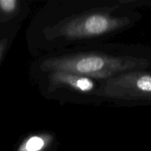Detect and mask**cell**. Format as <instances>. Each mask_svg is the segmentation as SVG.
I'll return each mask as SVG.
<instances>
[{
	"label": "cell",
	"instance_id": "cell-6",
	"mask_svg": "<svg viewBox=\"0 0 151 151\" xmlns=\"http://www.w3.org/2000/svg\"><path fill=\"white\" fill-rule=\"evenodd\" d=\"M19 1L16 0H0V9L3 12L11 13L17 10Z\"/></svg>",
	"mask_w": 151,
	"mask_h": 151
},
{
	"label": "cell",
	"instance_id": "cell-7",
	"mask_svg": "<svg viewBox=\"0 0 151 151\" xmlns=\"http://www.w3.org/2000/svg\"><path fill=\"white\" fill-rule=\"evenodd\" d=\"M6 46V41H2V42L0 43V58H1V56L2 55L3 51H4V48H5Z\"/></svg>",
	"mask_w": 151,
	"mask_h": 151
},
{
	"label": "cell",
	"instance_id": "cell-2",
	"mask_svg": "<svg viewBox=\"0 0 151 151\" xmlns=\"http://www.w3.org/2000/svg\"><path fill=\"white\" fill-rule=\"evenodd\" d=\"M129 23L127 17L111 15L107 12H88L60 22L52 29L54 35L66 39L93 38L122 29Z\"/></svg>",
	"mask_w": 151,
	"mask_h": 151
},
{
	"label": "cell",
	"instance_id": "cell-1",
	"mask_svg": "<svg viewBox=\"0 0 151 151\" xmlns=\"http://www.w3.org/2000/svg\"><path fill=\"white\" fill-rule=\"evenodd\" d=\"M139 59L131 56L114 57L102 53H81L52 57L44 60V71H67L90 78L105 81L120 74L145 66Z\"/></svg>",
	"mask_w": 151,
	"mask_h": 151
},
{
	"label": "cell",
	"instance_id": "cell-3",
	"mask_svg": "<svg viewBox=\"0 0 151 151\" xmlns=\"http://www.w3.org/2000/svg\"><path fill=\"white\" fill-rule=\"evenodd\" d=\"M96 94L120 100L151 103V73L130 71L105 81Z\"/></svg>",
	"mask_w": 151,
	"mask_h": 151
},
{
	"label": "cell",
	"instance_id": "cell-4",
	"mask_svg": "<svg viewBox=\"0 0 151 151\" xmlns=\"http://www.w3.org/2000/svg\"><path fill=\"white\" fill-rule=\"evenodd\" d=\"M48 80L51 90L69 88L78 92L88 93L95 88V83L91 78L67 71L51 72Z\"/></svg>",
	"mask_w": 151,
	"mask_h": 151
},
{
	"label": "cell",
	"instance_id": "cell-5",
	"mask_svg": "<svg viewBox=\"0 0 151 151\" xmlns=\"http://www.w3.org/2000/svg\"><path fill=\"white\" fill-rule=\"evenodd\" d=\"M52 137L48 134L35 135L27 138L18 151H43L52 142Z\"/></svg>",
	"mask_w": 151,
	"mask_h": 151
}]
</instances>
